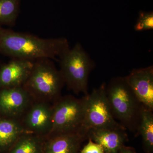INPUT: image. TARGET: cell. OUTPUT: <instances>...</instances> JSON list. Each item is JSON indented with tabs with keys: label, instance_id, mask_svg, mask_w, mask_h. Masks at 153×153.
<instances>
[{
	"label": "cell",
	"instance_id": "9",
	"mask_svg": "<svg viewBox=\"0 0 153 153\" xmlns=\"http://www.w3.org/2000/svg\"><path fill=\"white\" fill-rule=\"evenodd\" d=\"M30 95L23 86L1 88L0 90V114L11 118L19 117L27 108Z\"/></svg>",
	"mask_w": 153,
	"mask_h": 153
},
{
	"label": "cell",
	"instance_id": "12",
	"mask_svg": "<svg viewBox=\"0 0 153 153\" xmlns=\"http://www.w3.org/2000/svg\"><path fill=\"white\" fill-rule=\"evenodd\" d=\"M85 139V136L78 133L50 137L43 146V153H78L81 142Z\"/></svg>",
	"mask_w": 153,
	"mask_h": 153
},
{
	"label": "cell",
	"instance_id": "18",
	"mask_svg": "<svg viewBox=\"0 0 153 153\" xmlns=\"http://www.w3.org/2000/svg\"><path fill=\"white\" fill-rule=\"evenodd\" d=\"M88 142L81 150L80 153H105L100 145L88 139Z\"/></svg>",
	"mask_w": 153,
	"mask_h": 153
},
{
	"label": "cell",
	"instance_id": "7",
	"mask_svg": "<svg viewBox=\"0 0 153 153\" xmlns=\"http://www.w3.org/2000/svg\"><path fill=\"white\" fill-rule=\"evenodd\" d=\"M126 79L142 104L153 110V67L133 69Z\"/></svg>",
	"mask_w": 153,
	"mask_h": 153
},
{
	"label": "cell",
	"instance_id": "15",
	"mask_svg": "<svg viewBox=\"0 0 153 153\" xmlns=\"http://www.w3.org/2000/svg\"><path fill=\"white\" fill-rule=\"evenodd\" d=\"M43 146L38 137L25 134L10 148L9 153H43Z\"/></svg>",
	"mask_w": 153,
	"mask_h": 153
},
{
	"label": "cell",
	"instance_id": "8",
	"mask_svg": "<svg viewBox=\"0 0 153 153\" xmlns=\"http://www.w3.org/2000/svg\"><path fill=\"white\" fill-rule=\"evenodd\" d=\"M35 61L13 58L0 67V88L19 87L25 84Z\"/></svg>",
	"mask_w": 153,
	"mask_h": 153
},
{
	"label": "cell",
	"instance_id": "2",
	"mask_svg": "<svg viewBox=\"0 0 153 153\" xmlns=\"http://www.w3.org/2000/svg\"><path fill=\"white\" fill-rule=\"evenodd\" d=\"M105 92L114 119L126 130L137 131L142 104L125 76L111 78L106 84Z\"/></svg>",
	"mask_w": 153,
	"mask_h": 153
},
{
	"label": "cell",
	"instance_id": "16",
	"mask_svg": "<svg viewBox=\"0 0 153 153\" xmlns=\"http://www.w3.org/2000/svg\"><path fill=\"white\" fill-rule=\"evenodd\" d=\"M22 0H0V26L13 27L20 13Z\"/></svg>",
	"mask_w": 153,
	"mask_h": 153
},
{
	"label": "cell",
	"instance_id": "13",
	"mask_svg": "<svg viewBox=\"0 0 153 153\" xmlns=\"http://www.w3.org/2000/svg\"><path fill=\"white\" fill-rule=\"evenodd\" d=\"M25 130L23 126L15 120L0 118V152L10 149L25 134Z\"/></svg>",
	"mask_w": 153,
	"mask_h": 153
},
{
	"label": "cell",
	"instance_id": "6",
	"mask_svg": "<svg viewBox=\"0 0 153 153\" xmlns=\"http://www.w3.org/2000/svg\"><path fill=\"white\" fill-rule=\"evenodd\" d=\"M106 84L103 82L98 88L94 89L91 93L85 95L82 129L86 136L88 131L91 129L123 128L114 119L111 113L105 94Z\"/></svg>",
	"mask_w": 153,
	"mask_h": 153
},
{
	"label": "cell",
	"instance_id": "10",
	"mask_svg": "<svg viewBox=\"0 0 153 153\" xmlns=\"http://www.w3.org/2000/svg\"><path fill=\"white\" fill-rule=\"evenodd\" d=\"M25 123L29 131L38 135L49 134L52 128V106L46 102H38L28 111Z\"/></svg>",
	"mask_w": 153,
	"mask_h": 153
},
{
	"label": "cell",
	"instance_id": "5",
	"mask_svg": "<svg viewBox=\"0 0 153 153\" xmlns=\"http://www.w3.org/2000/svg\"><path fill=\"white\" fill-rule=\"evenodd\" d=\"M85 97L77 98L66 96L59 98L52 106V125L50 137L61 134L78 133L84 135L83 120Z\"/></svg>",
	"mask_w": 153,
	"mask_h": 153
},
{
	"label": "cell",
	"instance_id": "4",
	"mask_svg": "<svg viewBox=\"0 0 153 153\" xmlns=\"http://www.w3.org/2000/svg\"><path fill=\"white\" fill-rule=\"evenodd\" d=\"M64 85L63 76L52 60L42 58L35 60L23 86L30 95L46 102L58 98Z\"/></svg>",
	"mask_w": 153,
	"mask_h": 153
},
{
	"label": "cell",
	"instance_id": "19",
	"mask_svg": "<svg viewBox=\"0 0 153 153\" xmlns=\"http://www.w3.org/2000/svg\"><path fill=\"white\" fill-rule=\"evenodd\" d=\"M119 153H136V152L133 148L126 146L124 145L120 150Z\"/></svg>",
	"mask_w": 153,
	"mask_h": 153
},
{
	"label": "cell",
	"instance_id": "1",
	"mask_svg": "<svg viewBox=\"0 0 153 153\" xmlns=\"http://www.w3.org/2000/svg\"><path fill=\"white\" fill-rule=\"evenodd\" d=\"M69 47L68 40L63 37L42 38L0 26V53L11 59L58 60L60 55Z\"/></svg>",
	"mask_w": 153,
	"mask_h": 153
},
{
	"label": "cell",
	"instance_id": "3",
	"mask_svg": "<svg viewBox=\"0 0 153 153\" xmlns=\"http://www.w3.org/2000/svg\"><path fill=\"white\" fill-rule=\"evenodd\" d=\"M60 71L65 85L76 94H88V82L91 72L94 69V61L79 43L69 47L58 58Z\"/></svg>",
	"mask_w": 153,
	"mask_h": 153
},
{
	"label": "cell",
	"instance_id": "17",
	"mask_svg": "<svg viewBox=\"0 0 153 153\" xmlns=\"http://www.w3.org/2000/svg\"><path fill=\"white\" fill-rule=\"evenodd\" d=\"M135 30L142 32L153 29V13L140 11L139 17L134 27Z\"/></svg>",
	"mask_w": 153,
	"mask_h": 153
},
{
	"label": "cell",
	"instance_id": "14",
	"mask_svg": "<svg viewBox=\"0 0 153 153\" xmlns=\"http://www.w3.org/2000/svg\"><path fill=\"white\" fill-rule=\"evenodd\" d=\"M153 110L142 104L137 131L142 138L145 150L153 152Z\"/></svg>",
	"mask_w": 153,
	"mask_h": 153
},
{
	"label": "cell",
	"instance_id": "11",
	"mask_svg": "<svg viewBox=\"0 0 153 153\" xmlns=\"http://www.w3.org/2000/svg\"><path fill=\"white\" fill-rule=\"evenodd\" d=\"M126 130L123 128L91 129L88 131L87 138L100 145L105 153H119L128 140Z\"/></svg>",
	"mask_w": 153,
	"mask_h": 153
}]
</instances>
